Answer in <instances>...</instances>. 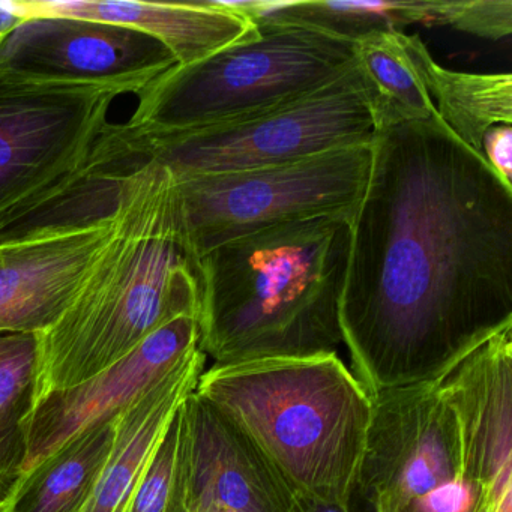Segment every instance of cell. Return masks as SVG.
Segmentation results:
<instances>
[{
	"label": "cell",
	"mask_w": 512,
	"mask_h": 512,
	"mask_svg": "<svg viewBox=\"0 0 512 512\" xmlns=\"http://www.w3.org/2000/svg\"><path fill=\"white\" fill-rule=\"evenodd\" d=\"M370 166L371 143L277 166L175 178L185 250L196 263L226 242L278 224L317 215L353 220Z\"/></svg>",
	"instance_id": "7"
},
{
	"label": "cell",
	"mask_w": 512,
	"mask_h": 512,
	"mask_svg": "<svg viewBox=\"0 0 512 512\" xmlns=\"http://www.w3.org/2000/svg\"><path fill=\"white\" fill-rule=\"evenodd\" d=\"M350 223L302 218L200 257L199 349L220 365L337 353Z\"/></svg>",
	"instance_id": "2"
},
{
	"label": "cell",
	"mask_w": 512,
	"mask_h": 512,
	"mask_svg": "<svg viewBox=\"0 0 512 512\" xmlns=\"http://www.w3.org/2000/svg\"><path fill=\"white\" fill-rule=\"evenodd\" d=\"M188 512H289L296 491L226 412L197 394L181 406Z\"/></svg>",
	"instance_id": "11"
},
{
	"label": "cell",
	"mask_w": 512,
	"mask_h": 512,
	"mask_svg": "<svg viewBox=\"0 0 512 512\" xmlns=\"http://www.w3.org/2000/svg\"><path fill=\"white\" fill-rule=\"evenodd\" d=\"M116 92L0 74V220L70 175L109 122Z\"/></svg>",
	"instance_id": "9"
},
{
	"label": "cell",
	"mask_w": 512,
	"mask_h": 512,
	"mask_svg": "<svg viewBox=\"0 0 512 512\" xmlns=\"http://www.w3.org/2000/svg\"><path fill=\"white\" fill-rule=\"evenodd\" d=\"M197 314L199 284L182 241L175 176L148 161L125 181L115 232L79 295L40 334L37 403L103 373L172 320Z\"/></svg>",
	"instance_id": "3"
},
{
	"label": "cell",
	"mask_w": 512,
	"mask_h": 512,
	"mask_svg": "<svg viewBox=\"0 0 512 512\" xmlns=\"http://www.w3.org/2000/svg\"><path fill=\"white\" fill-rule=\"evenodd\" d=\"M227 10L259 26H296L355 41L374 31L443 26L445 0H220Z\"/></svg>",
	"instance_id": "18"
},
{
	"label": "cell",
	"mask_w": 512,
	"mask_h": 512,
	"mask_svg": "<svg viewBox=\"0 0 512 512\" xmlns=\"http://www.w3.org/2000/svg\"><path fill=\"white\" fill-rule=\"evenodd\" d=\"M124 512H188L179 409Z\"/></svg>",
	"instance_id": "23"
},
{
	"label": "cell",
	"mask_w": 512,
	"mask_h": 512,
	"mask_svg": "<svg viewBox=\"0 0 512 512\" xmlns=\"http://www.w3.org/2000/svg\"><path fill=\"white\" fill-rule=\"evenodd\" d=\"M457 419L467 472L512 497V326L464 356L436 382Z\"/></svg>",
	"instance_id": "13"
},
{
	"label": "cell",
	"mask_w": 512,
	"mask_h": 512,
	"mask_svg": "<svg viewBox=\"0 0 512 512\" xmlns=\"http://www.w3.org/2000/svg\"><path fill=\"white\" fill-rule=\"evenodd\" d=\"M23 14L100 20L136 29L160 41L178 65L202 61L227 46L253 37V23L227 10L220 0L139 2V0H58L20 2Z\"/></svg>",
	"instance_id": "16"
},
{
	"label": "cell",
	"mask_w": 512,
	"mask_h": 512,
	"mask_svg": "<svg viewBox=\"0 0 512 512\" xmlns=\"http://www.w3.org/2000/svg\"><path fill=\"white\" fill-rule=\"evenodd\" d=\"M440 121L473 152L481 155L482 137L494 125H512V76L509 73H460L434 61L419 35H407Z\"/></svg>",
	"instance_id": "20"
},
{
	"label": "cell",
	"mask_w": 512,
	"mask_h": 512,
	"mask_svg": "<svg viewBox=\"0 0 512 512\" xmlns=\"http://www.w3.org/2000/svg\"><path fill=\"white\" fill-rule=\"evenodd\" d=\"M340 299L370 394L434 383L512 326V187L439 116L374 133Z\"/></svg>",
	"instance_id": "1"
},
{
	"label": "cell",
	"mask_w": 512,
	"mask_h": 512,
	"mask_svg": "<svg viewBox=\"0 0 512 512\" xmlns=\"http://www.w3.org/2000/svg\"><path fill=\"white\" fill-rule=\"evenodd\" d=\"M481 157L506 185L512 187V125H494L485 131Z\"/></svg>",
	"instance_id": "25"
},
{
	"label": "cell",
	"mask_w": 512,
	"mask_h": 512,
	"mask_svg": "<svg viewBox=\"0 0 512 512\" xmlns=\"http://www.w3.org/2000/svg\"><path fill=\"white\" fill-rule=\"evenodd\" d=\"M118 416L86 428L23 473L0 512L85 511L109 458Z\"/></svg>",
	"instance_id": "19"
},
{
	"label": "cell",
	"mask_w": 512,
	"mask_h": 512,
	"mask_svg": "<svg viewBox=\"0 0 512 512\" xmlns=\"http://www.w3.org/2000/svg\"><path fill=\"white\" fill-rule=\"evenodd\" d=\"M253 37L176 65L139 95L140 136L232 121L316 91L355 68L353 41L296 26H259Z\"/></svg>",
	"instance_id": "5"
},
{
	"label": "cell",
	"mask_w": 512,
	"mask_h": 512,
	"mask_svg": "<svg viewBox=\"0 0 512 512\" xmlns=\"http://www.w3.org/2000/svg\"><path fill=\"white\" fill-rule=\"evenodd\" d=\"M199 349L197 317L182 316L92 379L52 392L35 404L28 422V472L92 425L115 418L182 358Z\"/></svg>",
	"instance_id": "12"
},
{
	"label": "cell",
	"mask_w": 512,
	"mask_h": 512,
	"mask_svg": "<svg viewBox=\"0 0 512 512\" xmlns=\"http://www.w3.org/2000/svg\"><path fill=\"white\" fill-rule=\"evenodd\" d=\"M155 38L100 20L28 14L0 35V74L139 97L176 67Z\"/></svg>",
	"instance_id": "10"
},
{
	"label": "cell",
	"mask_w": 512,
	"mask_h": 512,
	"mask_svg": "<svg viewBox=\"0 0 512 512\" xmlns=\"http://www.w3.org/2000/svg\"><path fill=\"white\" fill-rule=\"evenodd\" d=\"M115 220L0 245V334H44L79 295Z\"/></svg>",
	"instance_id": "14"
},
{
	"label": "cell",
	"mask_w": 512,
	"mask_h": 512,
	"mask_svg": "<svg viewBox=\"0 0 512 512\" xmlns=\"http://www.w3.org/2000/svg\"><path fill=\"white\" fill-rule=\"evenodd\" d=\"M373 115L358 68L277 106L181 133L140 136L149 161L175 178L304 160L373 142Z\"/></svg>",
	"instance_id": "8"
},
{
	"label": "cell",
	"mask_w": 512,
	"mask_h": 512,
	"mask_svg": "<svg viewBox=\"0 0 512 512\" xmlns=\"http://www.w3.org/2000/svg\"><path fill=\"white\" fill-rule=\"evenodd\" d=\"M373 419L353 506L364 512H497L467 472L460 431L436 382L371 394ZM509 499V497H508Z\"/></svg>",
	"instance_id": "6"
},
{
	"label": "cell",
	"mask_w": 512,
	"mask_h": 512,
	"mask_svg": "<svg viewBox=\"0 0 512 512\" xmlns=\"http://www.w3.org/2000/svg\"><path fill=\"white\" fill-rule=\"evenodd\" d=\"M196 392L250 434L296 493L353 506L373 397L337 353L214 364Z\"/></svg>",
	"instance_id": "4"
},
{
	"label": "cell",
	"mask_w": 512,
	"mask_h": 512,
	"mask_svg": "<svg viewBox=\"0 0 512 512\" xmlns=\"http://www.w3.org/2000/svg\"><path fill=\"white\" fill-rule=\"evenodd\" d=\"M353 52L376 131L436 118L403 31L370 32L353 41Z\"/></svg>",
	"instance_id": "21"
},
{
	"label": "cell",
	"mask_w": 512,
	"mask_h": 512,
	"mask_svg": "<svg viewBox=\"0 0 512 512\" xmlns=\"http://www.w3.org/2000/svg\"><path fill=\"white\" fill-rule=\"evenodd\" d=\"M40 334H0V497L25 469L28 422L37 403Z\"/></svg>",
	"instance_id": "22"
},
{
	"label": "cell",
	"mask_w": 512,
	"mask_h": 512,
	"mask_svg": "<svg viewBox=\"0 0 512 512\" xmlns=\"http://www.w3.org/2000/svg\"><path fill=\"white\" fill-rule=\"evenodd\" d=\"M148 161L127 125H107L91 154L74 172L0 220V245L115 220L125 181Z\"/></svg>",
	"instance_id": "15"
},
{
	"label": "cell",
	"mask_w": 512,
	"mask_h": 512,
	"mask_svg": "<svg viewBox=\"0 0 512 512\" xmlns=\"http://www.w3.org/2000/svg\"><path fill=\"white\" fill-rule=\"evenodd\" d=\"M25 19L20 2H0V35Z\"/></svg>",
	"instance_id": "27"
},
{
	"label": "cell",
	"mask_w": 512,
	"mask_h": 512,
	"mask_svg": "<svg viewBox=\"0 0 512 512\" xmlns=\"http://www.w3.org/2000/svg\"><path fill=\"white\" fill-rule=\"evenodd\" d=\"M2 503L4 502H2V497H0V509H2Z\"/></svg>",
	"instance_id": "28"
},
{
	"label": "cell",
	"mask_w": 512,
	"mask_h": 512,
	"mask_svg": "<svg viewBox=\"0 0 512 512\" xmlns=\"http://www.w3.org/2000/svg\"><path fill=\"white\" fill-rule=\"evenodd\" d=\"M205 362V353L193 350L119 413L109 458L83 512L125 511L176 410L196 389Z\"/></svg>",
	"instance_id": "17"
},
{
	"label": "cell",
	"mask_w": 512,
	"mask_h": 512,
	"mask_svg": "<svg viewBox=\"0 0 512 512\" xmlns=\"http://www.w3.org/2000/svg\"><path fill=\"white\" fill-rule=\"evenodd\" d=\"M289 512H364L361 509L350 506L335 505V503L326 502L319 497L308 496V494L296 493L292 508Z\"/></svg>",
	"instance_id": "26"
},
{
	"label": "cell",
	"mask_w": 512,
	"mask_h": 512,
	"mask_svg": "<svg viewBox=\"0 0 512 512\" xmlns=\"http://www.w3.org/2000/svg\"><path fill=\"white\" fill-rule=\"evenodd\" d=\"M221 512H232V511H221Z\"/></svg>",
	"instance_id": "29"
},
{
	"label": "cell",
	"mask_w": 512,
	"mask_h": 512,
	"mask_svg": "<svg viewBox=\"0 0 512 512\" xmlns=\"http://www.w3.org/2000/svg\"><path fill=\"white\" fill-rule=\"evenodd\" d=\"M443 26L455 31L500 41L512 34L511 0H445Z\"/></svg>",
	"instance_id": "24"
}]
</instances>
